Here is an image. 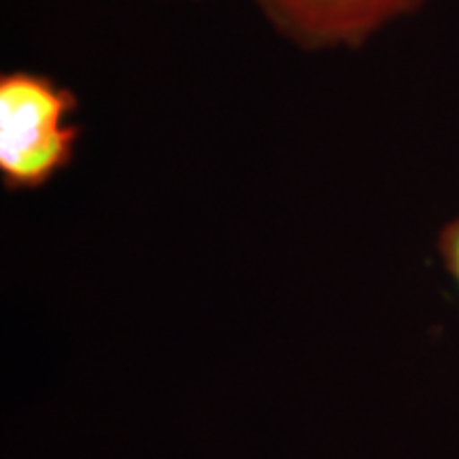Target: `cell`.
Returning <instances> with one entry per match:
<instances>
[{
	"label": "cell",
	"mask_w": 459,
	"mask_h": 459,
	"mask_svg": "<svg viewBox=\"0 0 459 459\" xmlns=\"http://www.w3.org/2000/svg\"><path fill=\"white\" fill-rule=\"evenodd\" d=\"M77 99L32 73L0 79V175L7 189L43 187L71 162L79 130L66 126Z\"/></svg>",
	"instance_id": "cell-1"
},
{
	"label": "cell",
	"mask_w": 459,
	"mask_h": 459,
	"mask_svg": "<svg viewBox=\"0 0 459 459\" xmlns=\"http://www.w3.org/2000/svg\"><path fill=\"white\" fill-rule=\"evenodd\" d=\"M264 15L302 48L359 45L423 0H257Z\"/></svg>",
	"instance_id": "cell-2"
},
{
	"label": "cell",
	"mask_w": 459,
	"mask_h": 459,
	"mask_svg": "<svg viewBox=\"0 0 459 459\" xmlns=\"http://www.w3.org/2000/svg\"><path fill=\"white\" fill-rule=\"evenodd\" d=\"M438 254L443 260L446 273L459 285V217L451 220L438 234Z\"/></svg>",
	"instance_id": "cell-3"
}]
</instances>
